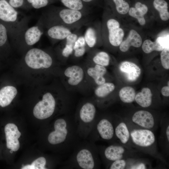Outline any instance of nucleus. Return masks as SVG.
I'll list each match as a JSON object with an SVG mask.
<instances>
[{"instance_id": "obj_18", "label": "nucleus", "mask_w": 169, "mask_h": 169, "mask_svg": "<svg viewBox=\"0 0 169 169\" xmlns=\"http://www.w3.org/2000/svg\"><path fill=\"white\" fill-rule=\"evenodd\" d=\"M142 42V39L140 34L136 30L131 29L126 39L121 43L119 48L122 52H126L131 46L136 48L140 47Z\"/></svg>"}, {"instance_id": "obj_39", "label": "nucleus", "mask_w": 169, "mask_h": 169, "mask_svg": "<svg viewBox=\"0 0 169 169\" xmlns=\"http://www.w3.org/2000/svg\"><path fill=\"white\" fill-rule=\"evenodd\" d=\"M87 50L86 47H83L74 50L73 54L74 57L78 58L83 56Z\"/></svg>"}, {"instance_id": "obj_1", "label": "nucleus", "mask_w": 169, "mask_h": 169, "mask_svg": "<svg viewBox=\"0 0 169 169\" xmlns=\"http://www.w3.org/2000/svg\"><path fill=\"white\" fill-rule=\"evenodd\" d=\"M89 15L80 11L65 7H57L49 10L42 16L44 26L58 24L72 30L80 29L90 22Z\"/></svg>"}, {"instance_id": "obj_29", "label": "nucleus", "mask_w": 169, "mask_h": 169, "mask_svg": "<svg viewBox=\"0 0 169 169\" xmlns=\"http://www.w3.org/2000/svg\"><path fill=\"white\" fill-rule=\"evenodd\" d=\"M46 160L44 157H39L34 161L30 165L23 166L22 169H45Z\"/></svg>"}, {"instance_id": "obj_41", "label": "nucleus", "mask_w": 169, "mask_h": 169, "mask_svg": "<svg viewBox=\"0 0 169 169\" xmlns=\"http://www.w3.org/2000/svg\"><path fill=\"white\" fill-rule=\"evenodd\" d=\"M8 2L12 7L16 8L22 7L24 4V0H9Z\"/></svg>"}, {"instance_id": "obj_43", "label": "nucleus", "mask_w": 169, "mask_h": 169, "mask_svg": "<svg viewBox=\"0 0 169 169\" xmlns=\"http://www.w3.org/2000/svg\"><path fill=\"white\" fill-rule=\"evenodd\" d=\"M146 168V166L145 164L141 163L133 166L131 167V169H144Z\"/></svg>"}, {"instance_id": "obj_32", "label": "nucleus", "mask_w": 169, "mask_h": 169, "mask_svg": "<svg viewBox=\"0 0 169 169\" xmlns=\"http://www.w3.org/2000/svg\"><path fill=\"white\" fill-rule=\"evenodd\" d=\"M8 30L6 27L0 22V50L4 48L8 42Z\"/></svg>"}, {"instance_id": "obj_6", "label": "nucleus", "mask_w": 169, "mask_h": 169, "mask_svg": "<svg viewBox=\"0 0 169 169\" xmlns=\"http://www.w3.org/2000/svg\"><path fill=\"white\" fill-rule=\"evenodd\" d=\"M56 105L54 95L50 92H46L43 95L42 100L34 106L33 111V115L40 120L48 118L54 114Z\"/></svg>"}, {"instance_id": "obj_26", "label": "nucleus", "mask_w": 169, "mask_h": 169, "mask_svg": "<svg viewBox=\"0 0 169 169\" xmlns=\"http://www.w3.org/2000/svg\"><path fill=\"white\" fill-rule=\"evenodd\" d=\"M153 4L155 8L158 11L161 19L166 21L169 19L168 4L164 0H154Z\"/></svg>"}, {"instance_id": "obj_12", "label": "nucleus", "mask_w": 169, "mask_h": 169, "mask_svg": "<svg viewBox=\"0 0 169 169\" xmlns=\"http://www.w3.org/2000/svg\"><path fill=\"white\" fill-rule=\"evenodd\" d=\"M64 75L68 84L75 87L81 84L84 78L85 72L80 66L74 65L67 68Z\"/></svg>"}, {"instance_id": "obj_36", "label": "nucleus", "mask_w": 169, "mask_h": 169, "mask_svg": "<svg viewBox=\"0 0 169 169\" xmlns=\"http://www.w3.org/2000/svg\"><path fill=\"white\" fill-rule=\"evenodd\" d=\"M126 162L125 161L122 159L113 161L109 167L110 169H123L125 167Z\"/></svg>"}, {"instance_id": "obj_30", "label": "nucleus", "mask_w": 169, "mask_h": 169, "mask_svg": "<svg viewBox=\"0 0 169 169\" xmlns=\"http://www.w3.org/2000/svg\"><path fill=\"white\" fill-rule=\"evenodd\" d=\"M114 3L117 11L121 14H125L130 8L128 3L124 0H112Z\"/></svg>"}, {"instance_id": "obj_37", "label": "nucleus", "mask_w": 169, "mask_h": 169, "mask_svg": "<svg viewBox=\"0 0 169 169\" xmlns=\"http://www.w3.org/2000/svg\"><path fill=\"white\" fill-rule=\"evenodd\" d=\"M86 46V44L83 35H79L73 46L74 50L78 48Z\"/></svg>"}, {"instance_id": "obj_2", "label": "nucleus", "mask_w": 169, "mask_h": 169, "mask_svg": "<svg viewBox=\"0 0 169 169\" xmlns=\"http://www.w3.org/2000/svg\"><path fill=\"white\" fill-rule=\"evenodd\" d=\"M0 20L6 23L13 40L18 41L28 28V19L19 13L6 0H0Z\"/></svg>"}, {"instance_id": "obj_40", "label": "nucleus", "mask_w": 169, "mask_h": 169, "mask_svg": "<svg viewBox=\"0 0 169 169\" xmlns=\"http://www.w3.org/2000/svg\"><path fill=\"white\" fill-rule=\"evenodd\" d=\"M135 8L140 12L144 15L148 11L147 7L145 4L140 2H137L136 3Z\"/></svg>"}, {"instance_id": "obj_19", "label": "nucleus", "mask_w": 169, "mask_h": 169, "mask_svg": "<svg viewBox=\"0 0 169 169\" xmlns=\"http://www.w3.org/2000/svg\"><path fill=\"white\" fill-rule=\"evenodd\" d=\"M107 70L105 67L95 64L87 68V75L93 79L98 85L103 84L106 82L104 76L106 74Z\"/></svg>"}, {"instance_id": "obj_25", "label": "nucleus", "mask_w": 169, "mask_h": 169, "mask_svg": "<svg viewBox=\"0 0 169 169\" xmlns=\"http://www.w3.org/2000/svg\"><path fill=\"white\" fill-rule=\"evenodd\" d=\"M115 89V85L112 83L105 82L98 85L94 90L95 95L98 98H102L108 96Z\"/></svg>"}, {"instance_id": "obj_44", "label": "nucleus", "mask_w": 169, "mask_h": 169, "mask_svg": "<svg viewBox=\"0 0 169 169\" xmlns=\"http://www.w3.org/2000/svg\"><path fill=\"white\" fill-rule=\"evenodd\" d=\"M84 3L90 7H93L96 2V0H82Z\"/></svg>"}, {"instance_id": "obj_31", "label": "nucleus", "mask_w": 169, "mask_h": 169, "mask_svg": "<svg viewBox=\"0 0 169 169\" xmlns=\"http://www.w3.org/2000/svg\"><path fill=\"white\" fill-rule=\"evenodd\" d=\"M33 8L39 9L45 7L59 0H26Z\"/></svg>"}, {"instance_id": "obj_10", "label": "nucleus", "mask_w": 169, "mask_h": 169, "mask_svg": "<svg viewBox=\"0 0 169 169\" xmlns=\"http://www.w3.org/2000/svg\"><path fill=\"white\" fill-rule=\"evenodd\" d=\"M6 146L13 151H17L20 147L18 139L21 135L17 126L13 123H8L4 127Z\"/></svg>"}, {"instance_id": "obj_16", "label": "nucleus", "mask_w": 169, "mask_h": 169, "mask_svg": "<svg viewBox=\"0 0 169 169\" xmlns=\"http://www.w3.org/2000/svg\"><path fill=\"white\" fill-rule=\"evenodd\" d=\"M83 35L87 49H93L97 44L99 39V31L97 24L89 23Z\"/></svg>"}, {"instance_id": "obj_34", "label": "nucleus", "mask_w": 169, "mask_h": 169, "mask_svg": "<svg viewBox=\"0 0 169 169\" xmlns=\"http://www.w3.org/2000/svg\"><path fill=\"white\" fill-rule=\"evenodd\" d=\"M161 60L163 67L165 69H169V49H164L161 53Z\"/></svg>"}, {"instance_id": "obj_7", "label": "nucleus", "mask_w": 169, "mask_h": 169, "mask_svg": "<svg viewBox=\"0 0 169 169\" xmlns=\"http://www.w3.org/2000/svg\"><path fill=\"white\" fill-rule=\"evenodd\" d=\"M44 24L42 18L36 25L28 28L23 32L18 41H23L27 45L31 46L36 44L44 33Z\"/></svg>"}, {"instance_id": "obj_21", "label": "nucleus", "mask_w": 169, "mask_h": 169, "mask_svg": "<svg viewBox=\"0 0 169 169\" xmlns=\"http://www.w3.org/2000/svg\"><path fill=\"white\" fill-rule=\"evenodd\" d=\"M125 150L122 146L115 145H111L107 147L104 150V155L108 160L114 161L122 159Z\"/></svg>"}, {"instance_id": "obj_22", "label": "nucleus", "mask_w": 169, "mask_h": 169, "mask_svg": "<svg viewBox=\"0 0 169 169\" xmlns=\"http://www.w3.org/2000/svg\"><path fill=\"white\" fill-rule=\"evenodd\" d=\"M152 95L150 89L147 87L144 88L141 92L136 95L135 100L142 107H148L151 104Z\"/></svg>"}, {"instance_id": "obj_3", "label": "nucleus", "mask_w": 169, "mask_h": 169, "mask_svg": "<svg viewBox=\"0 0 169 169\" xmlns=\"http://www.w3.org/2000/svg\"><path fill=\"white\" fill-rule=\"evenodd\" d=\"M96 111L91 101H85L80 106L75 119L79 136L85 138L89 135L95 124Z\"/></svg>"}, {"instance_id": "obj_17", "label": "nucleus", "mask_w": 169, "mask_h": 169, "mask_svg": "<svg viewBox=\"0 0 169 169\" xmlns=\"http://www.w3.org/2000/svg\"><path fill=\"white\" fill-rule=\"evenodd\" d=\"M97 132L100 137L103 140H109L113 137L114 130L111 123L108 119H101L96 125Z\"/></svg>"}, {"instance_id": "obj_14", "label": "nucleus", "mask_w": 169, "mask_h": 169, "mask_svg": "<svg viewBox=\"0 0 169 169\" xmlns=\"http://www.w3.org/2000/svg\"><path fill=\"white\" fill-rule=\"evenodd\" d=\"M132 120L136 124L146 129H151L155 125L152 115L146 110H141L136 112L132 117Z\"/></svg>"}, {"instance_id": "obj_20", "label": "nucleus", "mask_w": 169, "mask_h": 169, "mask_svg": "<svg viewBox=\"0 0 169 169\" xmlns=\"http://www.w3.org/2000/svg\"><path fill=\"white\" fill-rule=\"evenodd\" d=\"M64 7L67 8L80 11L90 15L92 8L82 0H59Z\"/></svg>"}, {"instance_id": "obj_28", "label": "nucleus", "mask_w": 169, "mask_h": 169, "mask_svg": "<svg viewBox=\"0 0 169 169\" xmlns=\"http://www.w3.org/2000/svg\"><path fill=\"white\" fill-rule=\"evenodd\" d=\"M142 48L143 51L147 54L154 51H161L164 49L157 39L155 42L149 39L145 40L142 44Z\"/></svg>"}, {"instance_id": "obj_35", "label": "nucleus", "mask_w": 169, "mask_h": 169, "mask_svg": "<svg viewBox=\"0 0 169 169\" xmlns=\"http://www.w3.org/2000/svg\"><path fill=\"white\" fill-rule=\"evenodd\" d=\"M73 46L72 45L65 43L61 50V54L63 58L67 59L73 54Z\"/></svg>"}, {"instance_id": "obj_23", "label": "nucleus", "mask_w": 169, "mask_h": 169, "mask_svg": "<svg viewBox=\"0 0 169 169\" xmlns=\"http://www.w3.org/2000/svg\"><path fill=\"white\" fill-rule=\"evenodd\" d=\"M90 61L95 64H97L104 67L109 64L110 57L109 54L104 51H100L93 54L90 53L89 55Z\"/></svg>"}, {"instance_id": "obj_8", "label": "nucleus", "mask_w": 169, "mask_h": 169, "mask_svg": "<svg viewBox=\"0 0 169 169\" xmlns=\"http://www.w3.org/2000/svg\"><path fill=\"white\" fill-rule=\"evenodd\" d=\"M105 26L107 32V40L112 46H120L122 41L124 35L123 29L120 28L119 22L115 19L107 18Z\"/></svg>"}, {"instance_id": "obj_11", "label": "nucleus", "mask_w": 169, "mask_h": 169, "mask_svg": "<svg viewBox=\"0 0 169 169\" xmlns=\"http://www.w3.org/2000/svg\"><path fill=\"white\" fill-rule=\"evenodd\" d=\"M6 82L4 79L0 80V107L1 108L8 106L18 93L15 87Z\"/></svg>"}, {"instance_id": "obj_5", "label": "nucleus", "mask_w": 169, "mask_h": 169, "mask_svg": "<svg viewBox=\"0 0 169 169\" xmlns=\"http://www.w3.org/2000/svg\"><path fill=\"white\" fill-rule=\"evenodd\" d=\"M24 60L28 67L34 69H48L53 63V57L49 54L37 48L29 49L25 55Z\"/></svg>"}, {"instance_id": "obj_4", "label": "nucleus", "mask_w": 169, "mask_h": 169, "mask_svg": "<svg viewBox=\"0 0 169 169\" xmlns=\"http://www.w3.org/2000/svg\"><path fill=\"white\" fill-rule=\"evenodd\" d=\"M75 147L76 150L70 160L72 163L71 165L80 169L96 168L97 156L92 143L80 145L77 144Z\"/></svg>"}, {"instance_id": "obj_45", "label": "nucleus", "mask_w": 169, "mask_h": 169, "mask_svg": "<svg viewBox=\"0 0 169 169\" xmlns=\"http://www.w3.org/2000/svg\"><path fill=\"white\" fill-rule=\"evenodd\" d=\"M166 134L167 138V140L169 142V125H168L166 128Z\"/></svg>"}, {"instance_id": "obj_38", "label": "nucleus", "mask_w": 169, "mask_h": 169, "mask_svg": "<svg viewBox=\"0 0 169 169\" xmlns=\"http://www.w3.org/2000/svg\"><path fill=\"white\" fill-rule=\"evenodd\" d=\"M79 36L78 33L72 32L64 40L65 43L74 45Z\"/></svg>"}, {"instance_id": "obj_33", "label": "nucleus", "mask_w": 169, "mask_h": 169, "mask_svg": "<svg viewBox=\"0 0 169 169\" xmlns=\"http://www.w3.org/2000/svg\"><path fill=\"white\" fill-rule=\"evenodd\" d=\"M129 15L137 19L139 23L141 25H144L146 23V20L144 15L135 8L131 7L128 12Z\"/></svg>"}, {"instance_id": "obj_27", "label": "nucleus", "mask_w": 169, "mask_h": 169, "mask_svg": "<svg viewBox=\"0 0 169 169\" xmlns=\"http://www.w3.org/2000/svg\"><path fill=\"white\" fill-rule=\"evenodd\" d=\"M135 90L132 87L126 86L121 88L119 92L121 100L123 102L130 103L135 100L136 96Z\"/></svg>"}, {"instance_id": "obj_9", "label": "nucleus", "mask_w": 169, "mask_h": 169, "mask_svg": "<svg viewBox=\"0 0 169 169\" xmlns=\"http://www.w3.org/2000/svg\"><path fill=\"white\" fill-rule=\"evenodd\" d=\"M130 135L133 143L139 147H148L155 141V136L149 129H135L131 131Z\"/></svg>"}, {"instance_id": "obj_24", "label": "nucleus", "mask_w": 169, "mask_h": 169, "mask_svg": "<svg viewBox=\"0 0 169 169\" xmlns=\"http://www.w3.org/2000/svg\"><path fill=\"white\" fill-rule=\"evenodd\" d=\"M115 132L116 136L122 143L125 144L127 143L130 135L128 127L124 122L120 123L116 127Z\"/></svg>"}, {"instance_id": "obj_15", "label": "nucleus", "mask_w": 169, "mask_h": 169, "mask_svg": "<svg viewBox=\"0 0 169 169\" xmlns=\"http://www.w3.org/2000/svg\"><path fill=\"white\" fill-rule=\"evenodd\" d=\"M119 68L126 79L130 82L136 80L141 73V69L136 64L128 61L122 62L119 65Z\"/></svg>"}, {"instance_id": "obj_42", "label": "nucleus", "mask_w": 169, "mask_h": 169, "mask_svg": "<svg viewBox=\"0 0 169 169\" xmlns=\"http://www.w3.org/2000/svg\"><path fill=\"white\" fill-rule=\"evenodd\" d=\"M161 93L164 96L168 97L169 96V86H165L162 87L161 90Z\"/></svg>"}, {"instance_id": "obj_13", "label": "nucleus", "mask_w": 169, "mask_h": 169, "mask_svg": "<svg viewBox=\"0 0 169 169\" xmlns=\"http://www.w3.org/2000/svg\"><path fill=\"white\" fill-rule=\"evenodd\" d=\"M46 34L52 41L56 42L64 40L72 32V30L64 26L58 24L45 25Z\"/></svg>"}]
</instances>
